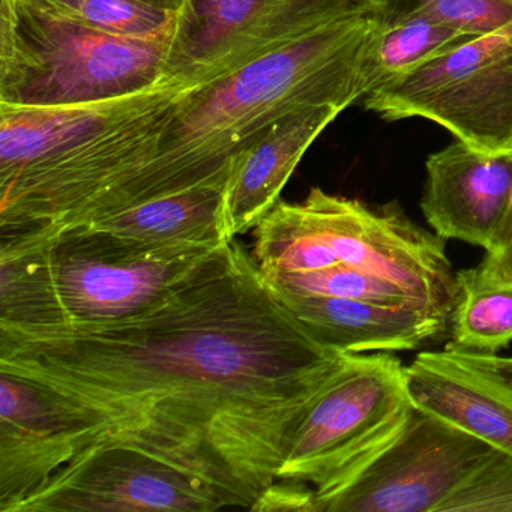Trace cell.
Returning <instances> with one entry per match:
<instances>
[{
    "label": "cell",
    "instance_id": "2e32d148",
    "mask_svg": "<svg viewBox=\"0 0 512 512\" xmlns=\"http://www.w3.org/2000/svg\"><path fill=\"white\" fill-rule=\"evenodd\" d=\"M55 437V419L40 394L0 373V512H16L43 487Z\"/></svg>",
    "mask_w": 512,
    "mask_h": 512
},
{
    "label": "cell",
    "instance_id": "7402d4cb",
    "mask_svg": "<svg viewBox=\"0 0 512 512\" xmlns=\"http://www.w3.org/2000/svg\"><path fill=\"white\" fill-rule=\"evenodd\" d=\"M430 20L479 37L512 22V0H382L377 19Z\"/></svg>",
    "mask_w": 512,
    "mask_h": 512
},
{
    "label": "cell",
    "instance_id": "52a82bcc",
    "mask_svg": "<svg viewBox=\"0 0 512 512\" xmlns=\"http://www.w3.org/2000/svg\"><path fill=\"white\" fill-rule=\"evenodd\" d=\"M382 0H187L164 82L196 88L332 26L377 16Z\"/></svg>",
    "mask_w": 512,
    "mask_h": 512
},
{
    "label": "cell",
    "instance_id": "7c38bea8",
    "mask_svg": "<svg viewBox=\"0 0 512 512\" xmlns=\"http://www.w3.org/2000/svg\"><path fill=\"white\" fill-rule=\"evenodd\" d=\"M422 214L440 238L488 248L512 196V152L491 154L461 140L428 155Z\"/></svg>",
    "mask_w": 512,
    "mask_h": 512
},
{
    "label": "cell",
    "instance_id": "30bf717a",
    "mask_svg": "<svg viewBox=\"0 0 512 512\" xmlns=\"http://www.w3.org/2000/svg\"><path fill=\"white\" fill-rule=\"evenodd\" d=\"M211 488L140 452L107 449L58 470L16 512H212Z\"/></svg>",
    "mask_w": 512,
    "mask_h": 512
},
{
    "label": "cell",
    "instance_id": "8fae6325",
    "mask_svg": "<svg viewBox=\"0 0 512 512\" xmlns=\"http://www.w3.org/2000/svg\"><path fill=\"white\" fill-rule=\"evenodd\" d=\"M413 406L512 455V383L484 353L422 352L404 367Z\"/></svg>",
    "mask_w": 512,
    "mask_h": 512
},
{
    "label": "cell",
    "instance_id": "277c9868",
    "mask_svg": "<svg viewBox=\"0 0 512 512\" xmlns=\"http://www.w3.org/2000/svg\"><path fill=\"white\" fill-rule=\"evenodd\" d=\"M445 242L397 202L368 206L316 187L274 206L254 229L251 254L266 281L349 266L395 281L449 320L458 284Z\"/></svg>",
    "mask_w": 512,
    "mask_h": 512
},
{
    "label": "cell",
    "instance_id": "d6986e66",
    "mask_svg": "<svg viewBox=\"0 0 512 512\" xmlns=\"http://www.w3.org/2000/svg\"><path fill=\"white\" fill-rule=\"evenodd\" d=\"M458 293L449 317L451 346L496 355L512 341V287L494 286L475 268L457 272Z\"/></svg>",
    "mask_w": 512,
    "mask_h": 512
},
{
    "label": "cell",
    "instance_id": "3957f363",
    "mask_svg": "<svg viewBox=\"0 0 512 512\" xmlns=\"http://www.w3.org/2000/svg\"><path fill=\"white\" fill-rule=\"evenodd\" d=\"M221 247L148 245L77 227L0 250V326L92 328L139 316Z\"/></svg>",
    "mask_w": 512,
    "mask_h": 512
},
{
    "label": "cell",
    "instance_id": "8992f818",
    "mask_svg": "<svg viewBox=\"0 0 512 512\" xmlns=\"http://www.w3.org/2000/svg\"><path fill=\"white\" fill-rule=\"evenodd\" d=\"M415 406L400 359L353 353L313 401L278 479L313 488L316 512L406 427Z\"/></svg>",
    "mask_w": 512,
    "mask_h": 512
},
{
    "label": "cell",
    "instance_id": "6da1fadb",
    "mask_svg": "<svg viewBox=\"0 0 512 512\" xmlns=\"http://www.w3.org/2000/svg\"><path fill=\"white\" fill-rule=\"evenodd\" d=\"M347 358L307 331L238 239L139 316L92 328L0 326V373L32 386L55 419L47 481L97 452L128 449L250 511Z\"/></svg>",
    "mask_w": 512,
    "mask_h": 512
},
{
    "label": "cell",
    "instance_id": "ba28073f",
    "mask_svg": "<svg viewBox=\"0 0 512 512\" xmlns=\"http://www.w3.org/2000/svg\"><path fill=\"white\" fill-rule=\"evenodd\" d=\"M386 121L422 118L491 154L512 152V22L364 98Z\"/></svg>",
    "mask_w": 512,
    "mask_h": 512
},
{
    "label": "cell",
    "instance_id": "9c48e42d",
    "mask_svg": "<svg viewBox=\"0 0 512 512\" xmlns=\"http://www.w3.org/2000/svg\"><path fill=\"white\" fill-rule=\"evenodd\" d=\"M497 451L415 407L400 436L319 512H443Z\"/></svg>",
    "mask_w": 512,
    "mask_h": 512
},
{
    "label": "cell",
    "instance_id": "603a6c76",
    "mask_svg": "<svg viewBox=\"0 0 512 512\" xmlns=\"http://www.w3.org/2000/svg\"><path fill=\"white\" fill-rule=\"evenodd\" d=\"M475 269L487 283L512 287V196L499 230L488 248H485L484 259Z\"/></svg>",
    "mask_w": 512,
    "mask_h": 512
},
{
    "label": "cell",
    "instance_id": "5b68a950",
    "mask_svg": "<svg viewBox=\"0 0 512 512\" xmlns=\"http://www.w3.org/2000/svg\"><path fill=\"white\" fill-rule=\"evenodd\" d=\"M170 41L104 34L40 0H0V104L77 106L148 91L166 83Z\"/></svg>",
    "mask_w": 512,
    "mask_h": 512
},
{
    "label": "cell",
    "instance_id": "ffe728a7",
    "mask_svg": "<svg viewBox=\"0 0 512 512\" xmlns=\"http://www.w3.org/2000/svg\"><path fill=\"white\" fill-rule=\"evenodd\" d=\"M65 19L104 34L172 40L187 0H40Z\"/></svg>",
    "mask_w": 512,
    "mask_h": 512
},
{
    "label": "cell",
    "instance_id": "44dd1931",
    "mask_svg": "<svg viewBox=\"0 0 512 512\" xmlns=\"http://www.w3.org/2000/svg\"><path fill=\"white\" fill-rule=\"evenodd\" d=\"M266 283L280 296H328V298L355 299V301L370 302L383 307L416 305V307L430 310L409 290L395 281L362 271V269L349 268V266H334L322 271L290 275V277L278 278Z\"/></svg>",
    "mask_w": 512,
    "mask_h": 512
},
{
    "label": "cell",
    "instance_id": "cb8c5ba5",
    "mask_svg": "<svg viewBox=\"0 0 512 512\" xmlns=\"http://www.w3.org/2000/svg\"><path fill=\"white\" fill-rule=\"evenodd\" d=\"M253 511L316 512L314 490L302 482L278 479L256 503Z\"/></svg>",
    "mask_w": 512,
    "mask_h": 512
},
{
    "label": "cell",
    "instance_id": "7a4b0ae2",
    "mask_svg": "<svg viewBox=\"0 0 512 512\" xmlns=\"http://www.w3.org/2000/svg\"><path fill=\"white\" fill-rule=\"evenodd\" d=\"M377 17L332 26L230 76L170 83L151 106L70 154L0 184L2 223L28 239L89 226L158 197L229 181L239 157L295 110L364 98Z\"/></svg>",
    "mask_w": 512,
    "mask_h": 512
},
{
    "label": "cell",
    "instance_id": "ac0fdd59",
    "mask_svg": "<svg viewBox=\"0 0 512 512\" xmlns=\"http://www.w3.org/2000/svg\"><path fill=\"white\" fill-rule=\"evenodd\" d=\"M472 38L475 37L418 17L392 22L377 19L376 35L362 70L364 98L400 82Z\"/></svg>",
    "mask_w": 512,
    "mask_h": 512
},
{
    "label": "cell",
    "instance_id": "e0dca14e",
    "mask_svg": "<svg viewBox=\"0 0 512 512\" xmlns=\"http://www.w3.org/2000/svg\"><path fill=\"white\" fill-rule=\"evenodd\" d=\"M232 176V175H230ZM229 181L158 197L85 227L148 245H220L232 241L226 229Z\"/></svg>",
    "mask_w": 512,
    "mask_h": 512
},
{
    "label": "cell",
    "instance_id": "9a60e30c",
    "mask_svg": "<svg viewBox=\"0 0 512 512\" xmlns=\"http://www.w3.org/2000/svg\"><path fill=\"white\" fill-rule=\"evenodd\" d=\"M317 341L341 353L418 349L449 328L424 307H383L355 299L278 295Z\"/></svg>",
    "mask_w": 512,
    "mask_h": 512
},
{
    "label": "cell",
    "instance_id": "d4e9b609",
    "mask_svg": "<svg viewBox=\"0 0 512 512\" xmlns=\"http://www.w3.org/2000/svg\"><path fill=\"white\" fill-rule=\"evenodd\" d=\"M485 356H487L488 362L512 383V358H502V356L496 355Z\"/></svg>",
    "mask_w": 512,
    "mask_h": 512
},
{
    "label": "cell",
    "instance_id": "4fadbf2b",
    "mask_svg": "<svg viewBox=\"0 0 512 512\" xmlns=\"http://www.w3.org/2000/svg\"><path fill=\"white\" fill-rule=\"evenodd\" d=\"M91 104L62 107H11L0 104V181L52 163L97 139L151 106L169 88Z\"/></svg>",
    "mask_w": 512,
    "mask_h": 512
},
{
    "label": "cell",
    "instance_id": "5bb4252c",
    "mask_svg": "<svg viewBox=\"0 0 512 512\" xmlns=\"http://www.w3.org/2000/svg\"><path fill=\"white\" fill-rule=\"evenodd\" d=\"M341 112L334 104L295 110L239 157L226 193L224 214L230 239L256 229L274 209L305 152Z\"/></svg>",
    "mask_w": 512,
    "mask_h": 512
}]
</instances>
